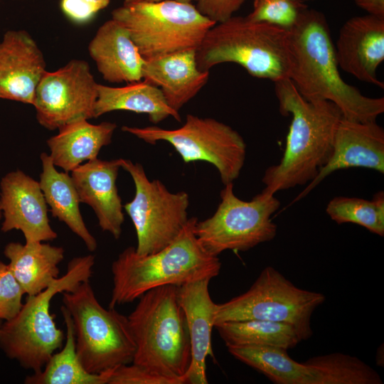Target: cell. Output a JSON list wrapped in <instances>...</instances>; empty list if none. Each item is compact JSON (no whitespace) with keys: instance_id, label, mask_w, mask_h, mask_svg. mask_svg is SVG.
Listing matches in <instances>:
<instances>
[{"instance_id":"obj_1","label":"cell","mask_w":384,"mask_h":384,"mask_svg":"<svg viewBox=\"0 0 384 384\" xmlns=\"http://www.w3.org/2000/svg\"><path fill=\"white\" fill-rule=\"evenodd\" d=\"M289 32V80L302 97L308 101L333 102L345 119L375 122L384 112V98L366 96L343 80L325 15L308 8Z\"/></svg>"},{"instance_id":"obj_2","label":"cell","mask_w":384,"mask_h":384,"mask_svg":"<svg viewBox=\"0 0 384 384\" xmlns=\"http://www.w3.org/2000/svg\"><path fill=\"white\" fill-rule=\"evenodd\" d=\"M274 83L279 112L292 115V122L279 163L268 167L262 178L263 190L272 194L314 179L332 154L336 130L343 117L331 102L306 100L289 79Z\"/></svg>"},{"instance_id":"obj_3","label":"cell","mask_w":384,"mask_h":384,"mask_svg":"<svg viewBox=\"0 0 384 384\" xmlns=\"http://www.w3.org/2000/svg\"><path fill=\"white\" fill-rule=\"evenodd\" d=\"M197 218H190L176 239L162 250L142 255L128 247L111 266L113 287L110 308L131 303L161 286L185 284L218 276L221 262L208 253L195 234Z\"/></svg>"},{"instance_id":"obj_4","label":"cell","mask_w":384,"mask_h":384,"mask_svg":"<svg viewBox=\"0 0 384 384\" xmlns=\"http://www.w3.org/2000/svg\"><path fill=\"white\" fill-rule=\"evenodd\" d=\"M138 299L127 316L136 346L132 363L178 384L186 383L191 343L178 287H156Z\"/></svg>"},{"instance_id":"obj_5","label":"cell","mask_w":384,"mask_h":384,"mask_svg":"<svg viewBox=\"0 0 384 384\" xmlns=\"http://www.w3.org/2000/svg\"><path fill=\"white\" fill-rule=\"evenodd\" d=\"M198 68L209 71L224 63H236L253 77L274 82L289 79L292 53L289 32L233 16L206 33L196 50Z\"/></svg>"},{"instance_id":"obj_6","label":"cell","mask_w":384,"mask_h":384,"mask_svg":"<svg viewBox=\"0 0 384 384\" xmlns=\"http://www.w3.org/2000/svg\"><path fill=\"white\" fill-rule=\"evenodd\" d=\"M94 265L92 255L72 259L65 274L42 292L27 296L18 314L1 323L0 348L9 358L33 373L43 369L65 340L63 331L56 326L55 315L50 314L51 300L57 294L90 280Z\"/></svg>"},{"instance_id":"obj_7","label":"cell","mask_w":384,"mask_h":384,"mask_svg":"<svg viewBox=\"0 0 384 384\" xmlns=\"http://www.w3.org/2000/svg\"><path fill=\"white\" fill-rule=\"evenodd\" d=\"M69 312L78 356L87 371L100 373L132 363L136 346L127 316L98 302L90 280L63 292Z\"/></svg>"},{"instance_id":"obj_8","label":"cell","mask_w":384,"mask_h":384,"mask_svg":"<svg viewBox=\"0 0 384 384\" xmlns=\"http://www.w3.org/2000/svg\"><path fill=\"white\" fill-rule=\"evenodd\" d=\"M112 18L128 31L144 60L196 50L216 23L192 4L174 1L123 4Z\"/></svg>"},{"instance_id":"obj_9","label":"cell","mask_w":384,"mask_h":384,"mask_svg":"<svg viewBox=\"0 0 384 384\" xmlns=\"http://www.w3.org/2000/svg\"><path fill=\"white\" fill-rule=\"evenodd\" d=\"M325 299L323 294L299 288L267 266L247 291L217 304L214 325L248 319L282 322L293 326L304 341L312 336L311 315Z\"/></svg>"},{"instance_id":"obj_10","label":"cell","mask_w":384,"mask_h":384,"mask_svg":"<svg viewBox=\"0 0 384 384\" xmlns=\"http://www.w3.org/2000/svg\"><path fill=\"white\" fill-rule=\"evenodd\" d=\"M220 196L213 215L195 225L196 236L208 253L247 251L275 238L277 226L271 217L280 201L274 194L262 190L251 201H242L235 195L232 182L225 184Z\"/></svg>"},{"instance_id":"obj_11","label":"cell","mask_w":384,"mask_h":384,"mask_svg":"<svg viewBox=\"0 0 384 384\" xmlns=\"http://www.w3.org/2000/svg\"><path fill=\"white\" fill-rule=\"evenodd\" d=\"M122 130L151 144L159 141L169 143L186 164L198 161L211 164L224 185L238 178L245 164L247 146L242 136L213 118L188 114L177 129L123 126Z\"/></svg>"},{"instance_id":"obj_12","label":"cell","mask_w":384,"mask_h":384,"mask_svg":"<svg viewBox=\"0 0 384 384\" xmlns=\"http://www.w3.org/2000/svg\"><path fill=\"white\" fill-rule=\"evenodd\" d=\"M119 159L135 186L134 198L123 208L136 231V252L142 255L155 253L172 242L187 223L188 194L172 193L160 180L150 181L142 164Z\"/></svg>"},{"instance_id":"obj_13","label":"cell","mask_w":384,"mask_h":384,"mask_svg":"<svg viewBox=\"0 0 384 384\" xmlns=\"http://www.w3.org/2000/svg\"><path fill=\"white\" fill-rule=\"evenodd\" d=\"M98 83L89 64L73 59L60 68L46 71L35 92L36 119L49 130L95 118Z\"/></svg>"},{"instance_id":"obj_14","label":"cell","mask_w":384,"mask_h":384,"mask_svg":"<svg viewBox=\"0 0 384 384\" xmlns=\"http://www.w3.org/2000/svg\"><path fill=\"white\" fill-rule=\"evenodd\" d=\"M0 189L2 232L21 230L26 243L57 238L49 223L47 203L39 182L16 170L1 178Z\"/></svg>"},{"instance_id":"obj_15","label":"cell","mask_w":384,"mask_h":384,"mask_svg":"<svg viewBox=\"0 0 384 384\" xmlns=\"http://www.w3.org/2000/svg\"><path fill=\"white\" fill-rule=\"evenodd\" d=\"M352 167L384 174V130L376 121L360 122L342 117L336 130L329 161L292 203L305 197L333 172Z\"/></svg>"},{"instance_id":"obj_16","label":"cell","mask_w":384,"mask_h":384,"mask_svg":"<svg viewBox=\"0 0 384 384\" xmlns=\"http://www.w3.org/2000/svg\"><path fill=\"white\" fill-rule=\"evenodd\" d=\"M334 50L338 67L344 72L384 87L377 75L384 60V19L369 14L348 19L339 31Z\"/></svg>"},{"instance_id":"obj_17","label":"cell","mask_w":384,"mask_h":384,"mask_svg":"<svg viewBox=\"0 0 384 384\" xmlns=\"http://www.w3.org/2000/svg\"><path fill=\"white\" fill-rule=\"evenodd\" d=\"M46 71L43 54L26 31L4 33L0 43V99L33 105Z\"/></svg>"},{"instance_id":"obj_18","label":"cell","mask_w":384,"mask_h":384,"mask_svg":"<svg viewBox=\"0 0 384 384\" xmlns=\"http://www.w3.org/2000/svg\"><path fill=\"white\" fill-rule=\"evenodd\" d=\"M120 168L119 159L103 161L97 158L71 171L80 203L93 209L100 228L116 240L120 238L124 221L123 205L116 185Z\"/></svg>"},{"instance_id":"obj_19","label":"cell","mask_w":384,"mask_h":384,"mask_svg":"<svg viewBox=\"0 0 384 384\" xmlns=\"http://www.w3.org/2000/svg\"><path fill=\"white\" fill-rule=\"evenodd\" d=\"M210 279L197 280L178 287V299L184 312L191 343V359L186 383L207 384L206 361L214 358L211 334L217 304L209 293Z\"/></svg>"},{"instance_id":"obj_20","label":"cell","mask_w":384,"mask_h":384,"mask_svg":"<svg viewBox=\"0 0 384 384\" xmlns=\"http://www.w3.org/2000/svg\"><path fill=\"white\" fill-rule=\"evenodd\" d=\"M88 51L106 81L127 84L143 79L145 60L126 28L113 18L97 29Z\"/></svg>"},{"instance_id":"obj_21","label":"cell","mask_w":384,"mask_h":384,"mask_svg":"<svg viewBox=\"0 0 384 384\" xmlns=\"http://www.w3.org/2000/svg\"><path fill=\"white\" fill-rule=\"evenodd\" d=\"M195 49L145 60L143 80L158 87L169 106L176 112L193 98L209 79L198 68Z\"/></svg>"},{"instance_id":"obj_22","label":"cell","mask_w":384,"mask_h":384,"mask_svg":"<svg viewBox=\"0 0 384 384\" xmlns=\"http://www.w3.org/2000/svg\"><path fill=\"white\" fill-rule=\"evenodd\" d=\"M117 124L102 122L93 124L87 119L67 124L47 140L55 166L71 172L82 162L97 158L101 149L112 142Z\"/></svg>"},{"instance_id":"obj_23","label":"cell","mask_w":384,"mask_h":384,"mask_svg":"<svg viewBox=\"0 0 384 384\" xmlns=\"http://www.w3.org/2000/svg\"><path fill=\"white\" fill-rule=\"evenodd\" d=\"M4 254L25 294L31 296L42 292L59 277L58 265L64 258V249L43 242H11L5 246Z\"/></svg>"},{"instance_id":"obj_24","label":"cell","mask_w":384,"mask_h":384,"mask_svg":"<svg viewBox=\"0 0 384 384\" xmlns=\"http://www.w3.org/2000/svg\"><path fill=\"white\" fill-rule=\"evenodd\" d=\"M42 172L39 184L53 217L63 222L85 243L87 250L97 248L95 238L90 233L80 211V199L71 176L58 171L49 154H41Z\"/></svg>"},{"instance_id":"obj_25","label":"cell","mask_w":384,"mask_h":384,"mask_svg":"<svg viewBox=\"0 0 384 384\" xmlns=\"http://www.w3.org/2000/svg\"><path fill=\"white\" fill-rule=\"evenodd\" d=\"M116 110L147 114L154 124L169 117L178 122L181 120L179 112L169 106L161 90L143 80L123 87L98 84L95 118Z\"/></svg>"},{"instance_id":"obj_26","label":"cell","mask_w":384,"mask_h":384,"mask_svg":"<svg viewBox=\"0 0 384 384\" xmlns=\"http://www.w3.org/2000/svg\"><path fill=\"white\" fill-rule=\"evenodd\" d=\"M66 333L65 343L60 351L53 353L43 369L27 376L26 384H108L113 369L90 373L81 363L75 349V338L71 316L60 308Z\"/></svg>"},{"instance_id":"obj_27","label":"cell","mask_w":384,"mask_h":384,"mask_svg":"<svg viewBox=\"0 0 384 384\" xmlns=\"http://www.w3.org/2000/svg\"><path fill=\"white\" fill-rule=\"evenodd\" d=\"M238 360L255 368L276 384H316L315 372L290 358L287 349L265 346H228Z\"/></svg>"},{"instance_id":"obj_28","label":"cell","mask_w":384,"mask_h":384,"mask_svg":"<svg viewBox=\"0 0 384 384\" xmlns=\"http://www.w3.org/2000/svg\"><path fill=\"white\" fill-rule=\"evenodd\" d=\"M226 346H265L293 348L302 340L292 325L263 319L227 321L215 326Z\"/></svg>"},{"instance_id":"obj_29","label":"cell","mask_w":384,"mask_h":384,"mask_svg":"<svg viewBox=\"0 0 384 384\" xmlns=\"http://www.w3.org/2000/svg\"><path fill=\"white\" fill-rule=\"evenodd\" d=\"M316 375V384H382L380 375L361 359L342 353L315 356L304 363Z\"/></svg>"},{"instance_id":"obj_30","label":"cell","mask_w":384,"mask_h":384,"mask_svg":"<svg viewBox=\"0 0 384 384\" xmlns=\"http://www.w3.org/2000/svg\"><path fill=\"white\" fill-rule=\"evenodd\" d=\"M326 212L338 224L354 223L370 232L384 236V193L378 191L372 200L336 196L326 206Z\"/></svg>"},{"instance_id":"obj_31","label":"cell","mask_w":384,"mask_h":384,"mask_svg":"<svg viewBox=\"0 0 384 384\" xmlns=\"http://www.w3.org/2000/svg\"><path fill=\"white\" fill-rule=\"evenodd\" d=\"M308 9L305 3L294 0H254L250 21L292 30Z\"/></svg>"},{"instance_id":"obj_32","label":"cell","mask_w":384,"mask_h":384,"mask_svg":"<svg viewBox=\"0 0 384 384\" xmlns=\"http://www.w3.org/2000/svg\"><path fill=\"white\" fill-rule=\"evenodd\" d=\"M25 294L8 264L0 260V320L9 321L21 309Z\"/></svg>"},{"instance_id":"obj_33","label":"cell","mask_w":384,"mask_h":384,"mask_svg":"<svg viewBox=\"0 0 384 384\" xmlns=\"http://www.w3.org/2000/svg\"><path fill=\"white\" fill-rule=\"evenodd\" d=\"M108 384H178V383L132 363L114 368Z\"/></svg>"},{"instance_id":"obj_34","label":"cell","mask_w":384,"mask_h":384,"mask_svg":"<svg viewBox=\"0 0 384 384\" xmlns=\"http://www.w3.org/2000/svg\"><path fill=\"white\" fill-rule=\"evenodd\" d=\"M111 0H60V6L63 14L76 24L90 21L101 10L105 9Z\"/></svg>"},{"instance_id":"obj_35","label":"cell","mask_w":384,"mask_h":384,"mask_svg":"<svg viewBox=\"0 0 384 384\" xmlns=\"http://www.w3.org/2000/svg\"><path fill=\"white\" fill-rule=\"evenodd\" d=\"M246 0H198L196 9L215 23L223 22L233 16Z\"/></svg>"},{"instance_id":"obj_36","label":"cell","mask_w":384,"mask_h":384,"mask_svg":"<svg viewBox=\"0 0 384 384\" xmlns=\"http://www.w3.org/2000/svg\"><path fill=\"white\" fill-rule=\"evenodd\" d=\"M354 1L368 14L384 19V0H354Z\"/></svg>"},{"instance_id":"obj_37","label":"cell","mask_w":384,"mask_h":384,"mask_svg":"<svg viewBox=\"0 0 384 384\" xmlns=\"http://www.w3.org/2000/svg\"><path fill=\"white\" fill-rule=\"evenodd\" d=\"M162 1H174L181 2V3L192 4V2L193 1L197 2L198 0H124L123 4L127 5V4L141 3V2L153 3V2H159Z\"/></svg>"},{"instance_id":"obj_38","label":"cell","mask_w":384,"mask_h":384,"mask_svg":"<svg viewBox=\"0 0 384 384\" xmlns=\"http://www.w3.org/2000/svg\"><path fill=\"white\" fill-rule=\"evenodd\" d=\"M294 1L302 2V3H305L306 1H312V0H294Z\"/></svg>"},{"instance_id":"obj_39","label":"cell","mask_w":384,"mask_h":384,"mask_svg":"<svg viewBox=\"0 0 384 384\" xmlns=\"http://www.w3.org/2000/svg\"><path fill=\"white\" fill-rule=\"evenodd\" d=\"M1 218H2V212H1V210L0 208V220L1 219Z\"/></svg>"},{"instance_id":"obj_40","label":"cell","mask_w":384,"mask_h":384,"mask_svg":"<svg viewBox=\"0 0 384 384\" xmlns=\"http://www.w3.org/2000/svg\"><path fill=\"white\" fill-rule=\"evenodd\" d=\"M2 322H3V321H2L1 320H0V325L1 324Z\"/></svg>"}]
</instances>
